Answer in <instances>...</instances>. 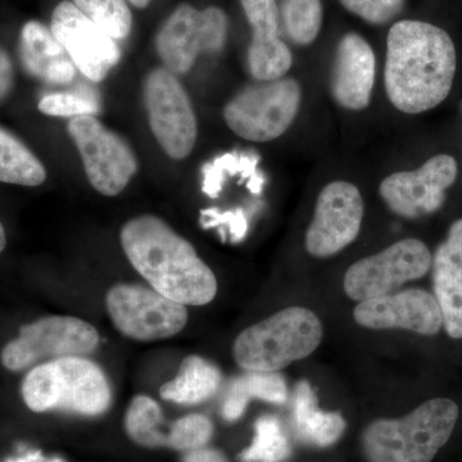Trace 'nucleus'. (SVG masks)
Segmentation results:
<instances>
[{
    "mask_svg": "<svg viewBox=\"0 0 462 462\" xmlns=\"http://www.w3.org/2000/svg\"><path fill=\"white\" fill-rule=\"evenodd\" d=\"M457 66L451 36L424 21L404 20L388 32L384 85L403 114L419 115L445 102Z\"/></svg>",
    "mask_w": 462,
    "mask_h": 462,
    "instance_id": "1",
    "label": "nucleus"
},
{
    "mask_svg": "<svg viewBox=\"0 0 462 462\" xmlns=\"http://www.w3.org/2000/svg\"><path fill=\"white\" fill-rule=\"evenodd\" d=\"M127 260L151 288L184 306H205L217 294L215 273L191 243L165 221L142 215L121 229Z\"/></svg>",
    "mask_w": 462,
    "mask_h": 462,
    "instance_id": "2",
    "label": "nucleus"
},
{
    "mask_svg": "<svg viewBox=\"0 0 462 462\" xmlns=\"http://www.w3.org/2000/svg\"><path fill=\"white\" fill-rule=\"evenodd\" d=\"M21 394L33 412L99 416L112 403L111 385L102 367L81 356L36 365L23 379Z\"/></svg>",
    "mask_w": 462,
    "mask_h": 462,
    "instance_id": "3",
    "label": "nucleus"
},
{
    "mask_svg": "<svg viewBox=\"0 0 462 462\" xmlns=\"http://www.w3.org/2000/svg\"><path fill=\"white\" fill-rule=\"evenodd\" d=\"M458 406L448 398H434L401 419H380L363 434L370 462H430L454 433Z\"/></svg>",
    "mask_w": 462,
    "mask_h": 462,
    "instance_id": "4",
    "label": "nucleus"
},
{
    "mask_svg": "<svg viewBox=\"0 0 462 462\" xmlns=\"http://www.w3.org/2000/svg\"><path fill=\"white\" fill-rule=\"evenodd\" d=\"M322 336L318 315L305 307H289L243 330L234 342V360L245 372L278 373L309 357Z\"/></svg>",
    "mask_w": 462,
    "mask_h": 462,
    "instance_id": "5",
    "label": "nucleus"
},
{
    "mask_svg": "<svg viewBox=\"0 0 462 462\" xmlns=\"http://www.w3.org/2000/svg\"><path fill=\"white\" fill-rule=\"evenodd\" d=\"M300 100L302 89L294 79L258 81L229 100L224 109L225 123L245 141H275L296 120Z\"/></svg>",
    "mask_w": 462,
    "mask_h": 462,
    "instance_id": "6",
    "label": "nucleus"
},
{
    "mask_svg": "<svg viewBox=\"0 0 462 462\" xmlns=\"http://www.w3.org/2000/svg\"><path fill=\"white\" fill-rule=\"evenodd\" d=\"M99 333L89 322L72 316H47L20 328L2 351L9 372H23L36 365L90 355L99 346Z\"/></svg>",
    "mask_w": 462,
    "mask_h": 462,
    "instance_id": "7",
    "label": "nucleus"
},
{
    "mask_svg": "<svg viewBox=\"0 0 462 462\" xmlns=\"http://www.w3.org/2000/svg\"><path fill=\"white\" fill-rule=\"evenodd\" d=\"M106 306L117 330L139 342L171 338L188 322L187 306L141 284L114 285L106 296Z\"/></svg>",
    "mask_w": 462,
    "mask_h": 462,
    "instance_id": "8",
    "label": "nucleus"
},
{
    "mask_svg": "<svg viewBox=\"0 0 462 462\" xmlns=\"http://www.w3.org/2000/svg\"><path fill=\"white\" fill-rule=\"evenodd\" d=\"M144 106L154 138L173 160H184L197 142V117L187 90L178 75L158 67L152 69L143 88Z\"/></svg>",
    "mask_w": 462,
    "mask_h": 462,
    "instance_id": "9",
    "label": "nucleus"
},
{
    "mask_svg": "<svg viewBox=\"0 0 462 462\" xmlns=\"http://www.w3.org/2000/svg\"><path fill=\"white\" fill-rule=\"evenodd\" d=\"M226 36L227 17L223 9L199 11L182 3L161 27L156 50L163 67L175 75H184L200 54L223 51Z\"/></svg>",
    "mask_w": 462,
    "mask_h": 462,
    "instance_id": "10",
    "label": "nucleus"
},
{
    "mask_svg": "<svg viewBox=\"0 0 462 462\" xmlns=\"http://www.w3.org/2000/svg\"><path fill=\"white\" fill-rule=\"evenodd\" d=\"M91 187L103 196L115 197L138 171V160L130 145L96 116L72 118L67 125Z\"/></svg>",
    "mask_w": 462,
    "mask_h": 462,
    "instance_id": "11",
    "label": "nucleus"
},
{
    "mask_svg": "<svg viewBox=\"0 0 462 462\" xmlns=\"http://www.w3.org/2000/svg\"><path fill=\"white\" fill-rule=\"evenodd\" d=\"M431 258L430 248L421 240H400L352 264L343 287L346 296L357 302L387 296L406 282L424 278L431 269Z\"/></svg>",
    "mask_w": 462,
    "mask_h": 462,
    "instance_id": "12",
    "label": "nucleus"
},
{
    "mask_svg": "<svg viewBox=\"0 0 462 462\" xmlns=\"http://www.w3.org/2000/svg\"><path fill=\"white\" fill-rule=\"evenodd\" d=\"M361 191L348 181H333L319 194L314 218L306 233V249L311 256L339 254L360 234L364 218Z\"/></svg>",
    "mask_w": 462,
    "mask_h": 462,
    "instance_id": "13",
    "label": "nucleus"
},
{
    "mask_svg": "<svg viewBox=\"0 0 462 462\" xmlns=\"http://www.w3.org/2000/svg\"><path fill=\"white\" fill-rule=\"evenodd\" d=\"M457 179V162L437 154L413 171L392 173L382 181L380 197L392 212L406 218L433 214L443 206L446 190Z\"/></svg>",
    "mask_w": 462,
    "mask_h": 462,
    "instance_id": "14",
    "label": "nucleus"
},
{
    "mask_svg": "<svg viewBox=\"0 0 462 462\" xmlns=\"http://www.w3.org/2000/svg\"><path fill=\"white\" fill-rule=\"evenodd\" d=\"M51 32L88 80L99 83L121 60L117 41L89 20L69 0L54 8Z\"/></svg>",
    "mask_w": 462,
    "mask_h": 462,
    "instance_id": "15",
    "label": "nucleus"
},
{
    "mask_svg": "<svg viewBox=\"0 0 462 462\" xmlns=\"http://www.w3.org/2000/svg\"><path fill=\"white\" fill-rule=\"evenodd\" d=\"M354 318L361 327L374 330L404 329L436 336L443 328L436 297L422 289H406L364 300L356 307Z\"/></svg>",
    "mask_w": 462,
    "mask_h": 462,
    "instance_id": "16",
    "label": "nucleus"
},
{
    "mask_svg": "<svg viewBox=\"0 0 462 462\" xmlns=\"http://www.w3.org/2000/svg\"><path fill=\"white\" fill-rule=\"evenodd\" d=\"M375 74V54L369 42L355 32L343 36L330 76V90L336 102L343 108L363 111L372 100Z\"/></svg>",
    "mask_w": 462,
    "mask_h": 462,
    "instance_id": "17",
    "label": "nucleus"
},
{
    "mask_svg": "<svg viewBox=\"0 0 462 462\" xmlns=\"http://www.w3.org/2000/svg\"><path fill=\"white\" fill-rule=\"evenodd\" d=\"M243 9L254 32L248 50L249 71L257 81L284 78L293 56L279 38V8L275 0H242Z\"/></svg>",
    "mask_w": 462,
    "mask_h": 462,
    "instance_id": "18",
    "label": "nucleus"
},
{
    "mask_svg": "<svg viewBox=\"0 0 462 462\" xmlns=\"http://www.w3.org/2000/svg\"><path fill=\"white\" fill-rule=\"evenodd\" d=\"M433 291L443 316V328L451 338L462 339V218L431 258Z\"/></svg>",
    "mask_w": 462,
    "mask_h": 462,
    "instance_id": "19",
    "label": "nucleus"
},
{
    "mask_svg": "<svg viewBox=\"0 0 462 462\" xmlns=\"http://www.w3.org/2000/svg\"><path fill=\"white\" fill-rule=\"evenodd\" d=\"M20 56L29 74L48 84L74 81L76 66L44 23L30 21L21 32Z\"/></svg>",
    "mask_w": 462,
    "mask_h": 462,
    "instance_id": "20",
    "label": "nucleus"
},
{
    "mask_svg": "<svg viewBox=\"0 0 462 462\" xmlns=\"http://www.w3.org/2000/svg\"><path fill=\"white\" fill-rule=\"evenodd\" d=\"M346 420L339 412H325L319 409L314 388L300 380L294 388L291 402V428L300 442L309 446H333L346 430Z\"/></svg>",
    "mask_w": 462,
    "mask_h": 462,
    "instance_id": "21",
    "label": "nucleus"
},
{
    "mask_svg": "<svg viewBox=\"0 0 462 462\" xmlns=\"http://www.w3.org/2000/svg\"><path fill=\"white\" fill-rule=\"evenodd\" d=\"M223 374L215 364L200 356L191 355L182 360L178 375L160 389L161 398L181 406L206 402L217 393Z\"/></svg>",
    "mask_w": 462,
    "mask_h": 462,
    "instance_id": "22",
    "label": "nucleus"
},
{
    "mask_svg": "<svg viewBox=\"0 0 462 462\" xmlns=\"http://www.w3.org/2000/svg\"><path fill=\"white\" fill-rule=\"evenodd\" d=\"M287 383L281 374L245 372L230 380L221 406V415L226 421H236L242 418L251 400L282 404L287 402Z\"/></svg>",
    "mask_w": 462,
    "mask_h": 462,
    "instance_id": "23",
    "label": "nucleus"
},
{
    "mask_svg": "<svg viewBox=\"0 0 462 462\" xmlns=\"http://www.w3.org/2000/svg\"><path fill=\"white\" fill-rule=\"evenodd\" d=\"M47 179L42 161L14 134L0 127V182L39 187Z\"/></svg>",
    "mask_w": 462,
    "mask_h": 462,
    "instance_id": "24",
    "label": "nucleus"
},
{
    "mask_svg": "<svg viewBox=\"0 0 462 462\" xmlns=\"http://www.w3.org/2000/svg\"><path fill=\"white\" fill-rule=\"evenodd\" d=\"M125 428L136 445L169 448L170 431L165 430L162 410L153 398L144 394L133 398L125 416Z\"/></svg>",
    "mask_w": 462,
    "mask_h": 462,
    "instance_id": "25",
    "label": "nucleus"
},
{
    "mask_svg": "<svg viewBox=\"0 0 462 462\" xmlns=\"http://www.w3.org/2000/svg\"><path fill=\"white\" fill-rule=\"evenodd\" d=\"M291 454L281 420L273 415L261 416L254 424L251 446L238 455L239 462H284Z\"/></svg>",
    "mask_w": 462,
    "mask_h": 462,
    "instance_id": "26",
    "label": "nucleus"
},
{
    "mask_svg": "<svg viewBox=\"0 0 462 462\" xmlns=\"http://www.w3.org/2000/svg\"><path fill=\"white\" fill-rule=\"evenodd\" d=\"M282 14L285 32L298 45L311 44L320 33L321 0H284Z\"/></svg>",
    "mask_w": 462,
    "mask_h": 462,
    "instance_id": "27",
    "label": "nucleus"
},
{
    "mask_svg": "<svg viewBox=\"0 0 462 462\" xmlns=\"http://www.w3.org/2000/svg\"><path fill=\"white\" fill-rule=\"evenodd\" d=\"M81 14L97 23L115 41H124L132 32L133 16L126 0H71Z\"/></svg>",
    "mask_w": 462,
    "mask_h": 462,
    "instance_id": "28",
    "label": "nucleus"
},
{
    "mask_svg": "<svg viewBox=\"0 0 462 462\" xmlns=\"http://www.w3.org/2000/svg\"><path fill=\"white\" fill-rule=\"evenodd\" d=\"M39 111L53 117H85L100 112V98L96 90L85 84H79L72 91L51 93L42 97Z\"/></svg>",
    "mask_w": 462,
    "mask_h": 462,
    "instance_id": "29",
    "label": "nucleus"
},
{
    "mask_svg": "<svg viewBox=\"0 0 462 462\" xmlns=\"http://www.w3.org/2000/svg\"><path fill=\"white\" fill-rule=\"evenodd\" d=\"M258 157L249 154L226 153L216 158L203 167V191L209 199H217L226 175L240 173L243 179L251 180L257 175Z\"/></svg>",
    "mask_w": 462,
    "mask_h": 462,
    "instance_id": "30",
    "label": "nucleus"
},
{
    "mask_svg": "<svg viewBox=\"0 0 462 462\" xmlns=\"http://www.w3.org/2000/svg\"><path fill=\"white\" fill-rule=\"evenodd\" d=\"M214 434V425L205 415L191 413L173 422L169 448L176 451H194L203 448Z\"/></svg>",
    "mask_w": 462,
    "mask_h": 462,
    "instance_id": "31",
    "label": "nucleus"
},
{
    "mask_svg": "<svg viewBox=\"0 0 462 462\" xmlns=\"http://www.w3.org/2000/svg\"><path fill=\"white\" fill-rule=\"evenodd\" d=\"M200 225L203 229L217 227L223 240L229 236L231 242L239 243L247 236L248 218L245 209L236 208L221 212L217 208H207L200 211Z\"/></svg>",
    "mask_w": 462,
    "mask_h": 462,
    "instance_id": "32",
    "label": "nucleus"
},
{
    "mask_svg": "<svg viewBox=\"0 0 462 462\" xmlns=\"http://www.w3.org/2000/svg\"><path fill=\"white\" fill-rule=\"evenodd\" d=\"M343 7L373 25H384L403 11L406 0H339Z\"/></svg>",
    "mask_w": 462,
    "mask_h": 462,
    "instance_id": "33",
    "label": "nucleus"
},
{
    "mask_svg": "<svg viewBox=\"0 0 462 462\" xmlns=\"http://www.w3.org/2000/svg\"><path fill=\"white\" fill-rule=\"evenodd\" d=\"M182 462H229L223 452L214 448L194 449L185 454Z\"/></svg>",
    "mask_w": 462,
    "mask_h": 462,
    "instance_id": "34",
    "label": "nucleus"
},
{
    "mask_svg": "<svg viewBox=\"0 0 462 462\" xmlns=\"http://www.w3.org/2000/svg\"><path fill=\"white\" fill-rule=\"evenodd\" d=\"M11 63H9L8 57L5 56V51L0 50V97L5 96L11 85Z\"/></svg>",
    "mask_w": 462,
    "mask_h": 462,
    "instance_id": "35",
    "label": "nucleus"
},
{
    "mask_svg": "<svg viewBox=\"0 0 462 462\" xmlns=\"http://www.w3.org/2000/svg\"><path fill=\"white\" fill-rule=\"evenodd\" d=\"M5 245H7V234H5V226L0 223V254H2Z\"/></svg>",
    "mask_w": 462,
    "mask_h": 462,
    "instance_id": "36",
    "label": "nucleus"
},
{
    "mask_svg": "<svg viewBox=\"0 0 462 462\" xmlns=\"http://www.w3.org/2000/svg\"><path fill=\"white\" fill-rule=\"evenodd\" d=\"M129 2L132 3L134 7L143 9V8L147 7V5H149V2H151V0H129Z\"/></svg>",
    "mask_w": 462,
    "mask_h": 462,
    "instance_id": "37",
    "label": "nucleus"
},
{
    "mask_svg": "<svg viewBox=\"0 0 462 462\" xmlns=\"http://www.w3.org/2000/svg\"><path fill=\"white\" fill-rule=\"evenodd\" d=\"M461 112H462V100H461Z\"/></svg>",
    "mask_w": 462,
    "mask_h": 462,
    "instance_id": "38",
    "label": "nucleus"
}]
</instances>
